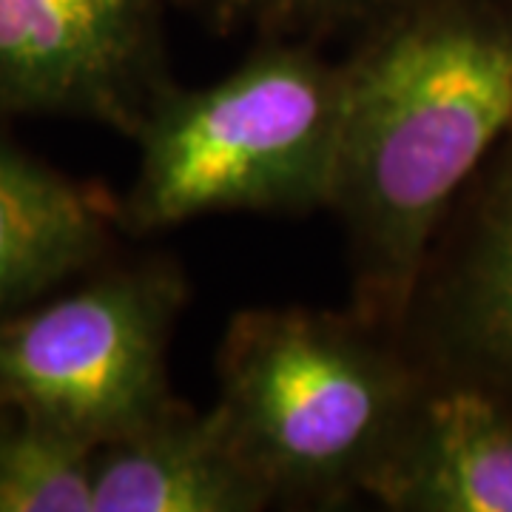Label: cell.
<instances>
[{
    "instance_id": "cell-1",
    "label": "cell",
    "mask_w": 512,
    "mask_h": 512,
    "mask_svg": "<svg viewBox=\"0 0 512 512\" xmlns=\"http://www.w3.org/2000/svg\"><path fill=\"white\" fill-rule=\"evenodd\" d=\"M328 211L350 308L399 333L441 222L512 128V0H441L345 49Z\"/></svg>"
},
{
    "instance_id": "cell-2",
    "label": "cell",
    "mask_w": 512,
    "mask_h": 512,
    "mask_svg": "<svg viewBox=\"0 0 512 512\" xmlns=\"http://www.w3.org/2000/svg\"><path fill=\"white\" fill-rule=\"evenodd\" d=\"M217 413L274 507L342 510L427 384L399 333L345 311L242 308L217 348Z\"/></svg>"
},
{
    "instance_id": "cell-3",
    "label": "cell",
    "mask_w": 512,
    "mask_h": 512,
    "mask_svg": "<svg viewBox=\"0 0 512 512\" xmlns=\"http://www.w3.org/2000/svg\"><path fill=\"white\" fill-rule=\"evenodd\" d=\"M342 111V57L302 40H254L220 80L174 83L157 97L134 134L120 228L151 237L211 214L328 211Z\"/></svg>"
},
{
    "instance_id": "cell-4",
    "label": "cell",
    "mask_w": 512,
    "mask_h": 512,
    "mask_svg": "<svg viewBox=\"0 0 512 512\" xmlns=\"http://www.w3.org/2000/svg\"><path fill=\"white\" fill-rule=\"evenodd\" d=\"M191 299L177 259L151 256L0 319V407L89 444L143 427L180 402L168 350Z\"/></svg>"
},
{
    "instance_id": "cell-5",
    "label": "cell",
    "mask_w": 512,
    "mask_h": 512,
    "mask_svg": "<svg viewBox=\"0 0 512 512\" xmlns=\"http://www.w3.org/2000/svg\"><path fill=\"white\" fill-rule=\"evenodd\" d=\"M174 0H0V111L86 117L134 140L174 86Z\"/></svg>"
},
{
    "instance_id": "cell-6",
    "label": "cell",
    "mask_w": 512,
    "mask_h": 512,
    "mask_svg": "<svg viewBox=\"0 0 512 512\" xmlns=\"http://www.w3.org/2000/svg\"><path fill=\"white\" fill-rule=\"evenodd\" d=\"M399 339L427 379L512 410V128L441 222Z\"/></svg>"
},
{
    "instance_id": "cell-7",
    "label": "cell",
    "mask_w": 512,
    "mask_h": 512,
    "mask_svg": "<svg viewBox=\"0 0 512 512\" xmlns=\"http://www.w3.org/2000/svg\"><path fill=\"white\" fill-rule=\"evenodd\" d=\"M365 498L390 512H512V410L427 379Z\"/></svg>"
},
{
    "instance_id": "cell-8",
    "label": "cell",
    "mask_w": 512,
    "mask_h": 512,
    "mask_svg": "<svg viewBox=\"0 0 512 512\" xmlns=\"http://www.w3.org/2000/svg\"><path fill=\"white\" fill-rule=\"evenodd\" d=\"M94 512H262L274 495L211 404L180 402L94 447Z\"/></svg>"
},
{
    "instance_id": "cell-9",
    "label": "cell",
    "mask_w": 512,
    "mask_h": 512,
    "mask_svg": "<svg viewBox=\"0 0 512 512\" xmlns=\"http://www.w3.org/2000/svg\"><path fill=\"white\" fill-rule=\"evenodd\" d=\"M117 205L0 140V319L94 265Z\"/></svg>"
},
{
    "instance_id": "cell-10",
    "label": "cell",
    "mask_w": 512,
    "mask_h": 512,
    "mask_svg": "<svg viewBox=\"0 0 512 512\" xmlns=\"http://www.w3.org/2000/svg\"><path fill=\"white\" fill-rule=\"evenodd\" d=\"M441 0H174L217 37L302 40L345 49L393 20Z\"/></svg>"
},
{
    "instance_id": "cell-11",
    "label": "cell",
    "mask_w": 512,
    "mask_h": 512,
    "mask_svg": "<svg viewBox=\"0 0 512 512\" xmlns=\"http://www.w3.org/2000/svg\"><path fill=\"white\" fill-rule=\"evenodd\" d=\"M0 413V512H94V444L12 407Z\"/></svg>"
}]
</instances>
